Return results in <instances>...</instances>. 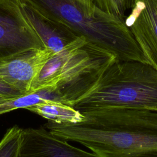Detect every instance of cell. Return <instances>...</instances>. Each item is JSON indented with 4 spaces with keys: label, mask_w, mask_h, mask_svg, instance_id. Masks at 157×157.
I'll use <instances>...</instances> for the list:
<instances>
[{
    "label": "cell",
    "mask_w": 157,
    "mask_h": 157,
    "mask_svg": "<svg viewBox=\"0 0 157 157\" xmlns=\"http://www.w3.org/2000/svg\"><path fill=\"white\" fill-rule=\"evenodd\" d=\"M82 113L85 116L82 122L48 121L45 127L99 157H157V110L102 108Z\"/></svg>",
    "instance_id": "obj_1"
},
{
    "label": "cell",
    "mask_w": 157,
    "mask_h": 157,
    "mask_svg": "<svg viewBox=\"0 0 157 157\" xmlns=\"http://www.w3.org/2000/svg\"><path fill=\"white\" fill-rule=\"evenodd\" d=\"M114 55L118 61L148 63L123 18L87 0H18Z\"/></svg>",
    "instance_id": "obj_2"
},
{
    "label": "cell",
    "mask_w": 157,
    "mask_h": 157,
    "mask_svg": "<svg viewBox=\"0 0 157 157\" xmlns=\"http://www.w3.org/2000/svg\"><path fill=\"white\" fill-rule=\"evenodd\" d=\"M73 107L80 112L102 108L157 110V70L145 63L117 60Z\"/></svg>",
    "instance_id": "obj_3"
},
{
    "label": "cell",
    "mask_w": 157,
    "mask_h": 157,
    "mask_svg": "<svg viewBox=\"0 0 157 157\" xmlns=\"http://www.w3.org/2000/svg\"><path fill=\"white\" fill-rule=\"evenodd\" d=\"M44 47L23 15L18 0H0V63L27 50Z\"/></svg>",
    "instance_id": "obj_4"
},
{
    "label": "cell",
    "mask_w": 157,
    "mask_h": 157,
    "mask_svg": "<svg viewBox=\"0 0 157 157\" xmlns=\"http://www.w3.org/2000/svg\"><path fill=\"white\" fill-rule=\"evenodd\" d=\"M54 53L47 47L33 48L0 63V81L25 94Z\"/></svg>",
    "instance_id": "obj_5"
},
{
    "label": "cell",
    "mask_w": 157,
    "mask_h": 157,
    "mask_svg": "<svg viewBox=\"0 0 157 157\" xmlns=\"http://www.w3.org/2000/svg\"><path fill=\"white\" fill-rule=\"evenodd\" d=\"M126 26L148 60L157 70V0H135Z\"/></svg>",
    "instance_id": "obj_6"
},
{
    "label": "cell",
    "mask_w": 157,
    "mask_h": 157,
    "mask_svg": "<svg viewBox=\"0 0 157 157\" xmlns=\"http://www.w3.org/2000/svg\"><path fill=\"white\" fill-rule=\"evenodd\" d=\"M18 157H99L70 145L43 127L21 129Z\"/></svg>",
    "instance_id": "obj_7"
},
{
    "label": "cell",
    "mask_w": 157,
    "mask_h": 157,
    "mask_svg": "<svg viewBox=\"0 0 157 157\" xmlns=\"http://www.w3.org/2000/svg\"><path fill=\"white\" fill-rule=\"evenodd\" d=\"M25 18L44 44L54 53H58L78 37L65 25L51 20L18 1Z\"/></svg>",
    "instance_id": "obj_8"
},
{
    "label": "cell",
    "mask_w": 157,
    "mask_h": 157,
    "mask_svg": "<svg viewBox=\"0 0 157 157\" xmlns=\"http://www.w3.org/2000/svg\"><path fill=\"white\" fill-rule=\"evenodd\" d=\"M48 121L57 123H76L85 120V116L73 107L59 101H52L47 103L39 104L26 109Z\"/></svg>",
    "instance_id": "obj_9"
},
{
    "label": "cell",
    "mask_w": 157,
    "mask_h": 157,
    "mask_svg": "<svg viewBox=\"0 0 157 157\" xmlns=\"http://www.w3.org/2000/svg\"><path fill=\"white\" fill-rule=\"evenodd\" d=\"M52 101H58V97L52 90L45 88L28 94H22L7 99L0 103V115L18 109H27L39 104H44Z\"/></svg>",
    "instance_id": "obj_10"
},
{
    "label": "cell",
    "mask_w": 157,
    "mask_h": 157,
    "mask_svg": "<svg viewBox=\"0 0 157 157\" xmlns=\"http://www.w3.org/2000/svg\"><path fill=\"white\" fill-rule=\"evenodd\" d=\"M21 128L14 125L9 128L0 141V157H18Z\"/></svg>",
    "instance_id": "obj_11"
},
{
    "label": "cell",
    "mask_w": 157,
    "mask_h": 157,
    "mask_svg": "<svg viewBox=\"0 0 157 157\" xmlns=\"http://www.w3.org/2000/svg\"><path fill=\"white\" fill-rule=\"evenodd\" d=\"M104 12L123 18L133 7L135 0H90Z\"/></svg>",
    "instance_id": "obj_12"
},
{
    "label": "cell",
    "mask_w": 157,
    "mask_h": 157,
    "mask_svg": "<svg viewBox=\"0 0 157 157\" xmlns=\"http://www.w3.org/2000/svg\"><path fill=\"white\" fill-rule=\"evenodd\" d=\"M22 94H22L19 91L9 86V85L0 81V95L7 98H12L18 96H21Z\"/></svg>",
    "instance_id": "obj_13"
},
{
    "label": "cell",
    "mask_w": 157,
    "mask_h": 157,
    "mask_svg": "<svg viewBox=\"0 0 157 157\" xmlns=\"http://www.w3.org/2000/svg\"><path fill=\"white\" fill-rule=\"evenodd\" d=\"M10 99V98H6V97H4V96L0 95V103H2V102H3L6 101L7 99Z\"/></svg>",
    "instance_id": "obj_14"
},
{
    "label": "cell",
    "mask_w": 157,
    "mask_h": 157,
    "mask_svg": "<svg viewBox=\"0 0 157 157\" xmlns=\"http://www.w3.org/2000/svg\"><path fill=\"white\" fill-rule=\"evenodd\" d=\"M87 1H90V0H87Z\"/></svg>",
    "instance_id": "obj_15"
}]
</instances>
